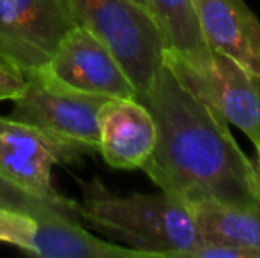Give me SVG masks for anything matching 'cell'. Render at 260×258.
Here are the masks:
<instances>
[{
  "mask_svg": "<svg viewBox=\"0 0 260 258\" xmlns=\"http://www.w3.org/2000/svg\"><path fill=\"white\" fill-rule=\"evenodd\" d=\"M100 145L106 165L120 170L142 168L156 145V124L138 99L108 97L98 115Z\"/></svg>",
  "mask_w": 260,
  "mask_h": 258,
  "instance_id": "cell-9",
  "label": "cell"
},
{
  "mask_svg": "<svg viewBox=\"0 0 260 258\" xmlns=\"http://www.w3.org/2000/svg\"><path fill=\"white\" fill-rule=\"evenodd\" d=\"M0 209L25 212L36 219L80 221L78 202L71 198L48 200L27 191L0 172Z\"/></svg>",
  "mask_w": 260,
  "mask_h": 258,
  "instance_id": "cell-14",
  "label": "cell"
},
{
  "mask_svg": "<svg viewBox=\"0 0 260 258\" xmlns=\"http://www.w3.org/2000/svg\"><path fill=\"white\" fill-rule=\"evenodd\" d=\"M25 253L43 258H151L127 246L110 244L69 219H38Z\"/></svg>",
  "mask_w": 260,
  "mask_h": 258,
  "instance_id": "cell-12",
  "label": "cell"
},
{
  "mask_svg": "<svg viewBox=\"0 0 260 258\" xmlns=\"http://www.w3.org/2000/svg\"><path fill=\"white\" fill-rule=\"evenodd\" d=\"M78 25L89 28L115 55L137 90H147L163 65L165 41L154 18L133 0H68Z\"/></svg>",
  "mask_w": 260,
  "mask_h": 258,
  "instance_id": "cell-3",
  "label": "cell"
},
{
  "mask_svg": "<svg viewBox=\"0 0 260 258\" xmlns=\"http://www.w3.org/2000/svg\"><path fill=\"white\" fill-rule=\"evenodd\" d=\"M27 76L7 60L0 59V101H13L23 90Z\"/></svg>",
  "mask_w": 260,
  "mask_h": 258,
  "instance_id": "cell-16",
  "label": "cell"
},
{
  "mask_svg": "<svg viewBox=\"0 0 260 258\" xmlns=\"http://www.w3.org/2000/svg\"><path fill=\"white\" fill-rule=\"evenodd\" d=\"M76 25L68 0H0V59L25 75L45 67Z\"/></svg>",
  "mask_w": 260,
  "mask_h": 258,
  "instance_id": "cell-5",
  "label": "cell"
},
{
  "mask_svg": "<svg viewBox=\"0 0 260 258\" xmlns=\"http://www.w3.org/2000/svg\"><path fill=\"white\" fill-rule=\"evenodd\" d=\"M133 2H137L138 6H142L144 9H147V11H149V2H147V0H133ZM149 13H151V11H149Z\"/></svg>",
  "mask_w": 260,
  "mask_h": 258,
  "instance_id": "cell-17",
  "label": "cell"
},
{
  "mask_svg": "<svg viewBox=\"0 0 260 258\" xmlns=\"http://www.w3.org/2000/svg\"><path fill=\"white\" fill-rule=\"evenodd\" d=\"M151 112L156 145L142 170L161 191L184 203L223 200L260 203L257 166L241 151L225 119L193 94L163 62L137 97Z\"/></svg>",
  "mask_w": 260,
  "mask_h": 258,
  "instance_id": "cell-1",
  "label": "cell"
},
{
  "mask_svg": "<svg viewBox=\"0 0 260 258\" xmlns=\"http://www.w3.org/2000/svg\"><path fill=\"white\" fill-rule=\"evenodd\" d=\"M186 205L200 239L237 246L260 258V203L199 200Z\"/></svg>",
  "mask_w": 260,
  "mask_h": 258,
  "instance_id": "cell-13",
  "label": "cell"
},
{
  "mask_svg": "<svg viewBox=\"0 0 260 258\" xmlns=\"http://www.w3.org/2000/svg\"><path fill=\"white\" fill-rule=\"evenodd\" d=\"M147 2L167 48L163 62L214 112L211 50L200 32L193 9V0H147Z\"/></svg>",
  "mask_w": 260,
  "mask_h": 258,
  "instance_id": "cell-7",
  "label": "cell"
},
{
  "mask_svg": "<svg viewBox=\"0 0 260 258\" xmlns=\"http://www.w3.org/2000/svg\"><path fill=\"white\" fill-rule=\"evenodd\" d=\"M25 76L27 83L13 99L11 119L32 126L80 156L96 152L100 145L98 115L108 97L71 89L45 67Z\"/></svg>",
  "mask_w": 260,
  "mask_h": 258,
  "instance_id": "cell-4",
  "label": "cell"
},
{
  "mask_svg": "<svg viewBox=\"0 0 260 258\" xmlns=\"http://www.w3.org/2000/svg\"><path fill=\"white\" fill-rule=\"evenodd\" d=\"M78 184L80 219L127 248L151 258H184L200 242L195 219L177 196L167 191L117 195L98 177Z\"/></svg>",
  "mask_w": 260,
  "mask_h": 258,
  "instance_id": "cell-2",
  "label": "cell"
},
{
  "mask_svg": "<svg viewBox=\"0 0 260 258\" xmlns=\"http://www.w3.org/2000/svg\"><path fill=\"white\" fill-rule=\"evenodd\" d=\"M257 172H258V182H260V149H257Z\"/></svg>",
  "mask_w": 260,
  "mask_h": 258,
  "instance_id": "cell-18",
  "label": "cell"
},
{
  "mask_svg": "<svg viewBox=\"0 0 260 258\" xmlns=\"http://www.w3.org/2000/svg\"><path fill=\"white\" fill-rule=\"evenodd\" d=\"M38 227V219L25 212L0 209V242L13 244L23 249L28 246L32 234Z\"/></svg>",
  "mask_w": 260,
  "mask_h": 258,
  "instance_id": "cell-15",
  "label": "cell"
},
{
  "mask_svg": "<svg viewBox=\"0 0 260 258\" xmlns=\"http://www.w3.org/2000/svg\"><path fill=\"white\" fill-rule=\"evenodd\" d=\"M80 158L73 149L58 143L32 126L0 117V172L34 195L64 200L52 184V170Z\"/></svg>",
  "mask_w": 260,
  "mask_h": 258,
  "instance_id": "cell-8",
  "label": "cell"
},
{
  "mask_svg": "<svg viewBox=\"0 0 260 258\" xmlns=\"http://www.w3.org/2000/svg\"><path fill=\"white\" fill-rule=\"evenodd\" d=\"M211 52L229 55L260 76V21L244 0H193Z\"/></svg>",
  "mask_w": 260,
  "mask_h": 258,
  "instance_id": "cell-10",
  "label": "cell"
},
{
  "mask_svg": "<svg viewBox=\"0 0 260 258\" xmlns=\"http://www.w3.org/2000/svg\"><path fill=\"white\" fill-rule=\"evenodd\" d=\"M211 59L214 112L260 149V76L219 52Z\"/></svg>",
  "mask_w": 260,
  "mask_h": 258,
  "instance_id": "cell-11",
  "label": "cell"
},
{
  "mask_svg": "<svg viewBox=\"0 0 260 258\" xmlns=\"http://www.w3.org/2000/svg\"><path fill=\"white\" fill-rule=\"evenodd\" d=\"M45 69L55 80L80 92L137 99V90L115 55L82 25L64 35Z\"/></svg>",
  "mask_w": 260,
  "mask_h": 258,
  "instance_id": "cell-6",
  "label": "cell"
}]
</instances>
